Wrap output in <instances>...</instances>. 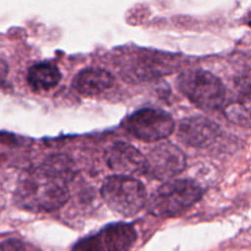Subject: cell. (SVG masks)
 <instances>
[{"label":"cell","mask_w":251,"mask_h":251,"mask_svg":"<svg viewBox=\"0 0 251 251\" xmlns=\"http://www.w3.org/2000/svg\"><path fill=\"white\" fill-rule=\"evenodd\" d=\"M73 178L65 159L54 157L43 166L22 174L15 191V202L29 212H51L69 200V180Z\"/></svg>","instance_id":"6da1fadb"},{"label":"cell","mask_w":251,"mask_h":251,"mask_svg":"<svg viewBox=\"0 0 251 251\" xmlns=\"http://www.w3.org/2000/svg\"><path fill=\"white\" fill-rule=\"evenodd\" d=\"M202 196V189L189 179L167 181L149 200V211L154 216H178L195 205Z\"/></svg>","instance_id":"7a4b0ae2"},{"label":"cell","mask_w":251,"mask_h":251,"mask_svg":"<svg viewBox=\"0 0 251 251\" xmlns=\"http://www.w3.org/2000/svg\"><path fill=\"white\" fill-rule=\"evenodd\" d=\"M103 200L115 212L126 217L136 215L144 208L147 193L141 181L125 176L107 178L100 189Z\"/></svg>","instance_id":"3957f363"},{"label":"cell","mask_w":251,"mask_h":251,"mask_svg":"<svg viewBox=\"0 0 251 251\" xmlns=\"http://www.w3.org/2000/svg\"><path fill=\"white\" fill-rule=\"evenodd\" d=\"M180 92L203 109H217L226 100V87L213 74L205 70H188L176 80Z\"/></svg>","instance_id":"277c9868"},{"label":"cell","mask_w":251,"mask_h":251,"mask_svg":"<svg viewBox=\"0 0 251 251\" xmlns=\"http://www.w3.org/2000/svg\"><path fill=\"white\" fill-rule=\"evenodd\" d=\"M125 127L136 139L145 142H156L173 132L174 120L171 114L159 109L145 108L127 118Z\"/></svg>","instance_id":"5b68a950"},{"label":"cell","mask_w":251,"mask_h":251,"mask_svg":"<svg viewBox=\"0 0 251 251\" xmlns=\"http://www.w3.org/2000/svg\"><path fill=\"white\" fill-rule=\"evenodd\" d=\"M186 166L185 154L179 147L166 142L152 150L145 157L142 173L156 180H168L181 173Z\"/></svg>","instance_id":"8992f818"},{"label":"cell","mask_w":251,"mask_h":251,"mask_svg":"<svg viewBox=\"0 0 251 251\" xmlns=\"http://www.w3.org/2000/svg\"><path fill=\"white\" fill-rule=\"evenodd\" d=\"M220 134V126L205 117L188 118L181 122L178 129V139L190 147L208 146Z\"/></svg>","instance_id":"52a82bcc"},{"label":"cell","mask_w":251,"mask_h":251,"mask_svg":"<svg viewBox=\"0 0 251 251\" xmlns=\"http://www.w3.org/2000/svg\"><path fill=\"white\" fill-rule=\"evenodd\" d=\"M145 157L141 152L126 142H115L105 151V162L117 176H131L142 171Z\"/></svg>","instance_id":"ba28073f"},{"label":"cell","mask_w":251,"mask_h":251,"mask_svg":"<svg viewBox=\"0 0 251 251\" xmlns=\"http://www.w3.org/2000/svg\"><path fill=\"white\" fill-rule=\"evenodd\" d=\"M113 76L103 69L90 68L80 71L73 81V86L80 95L92 97L100 95L113 86Z\"/></svg>","instance_id":"9c48e42d"},{"label":"cell","mask_w":251,"mask_h":251,"mask_svg":"<svg viewBox=\"0 0 251 251\" xmlns=\"http://www.w3.org/2000/svg\"><path fill=\"white\" fill-rule=\"evenodd\" d=\"M136 238V230L132 226L119 223L107 228L104 244L108 251H131Z\"/></svg>","instance_id":"30bf717a"},{"label":"cell","mask_w":251,"mask_h":251,"mask_svg":"<svg viewBox=\"0 0 251 251\" xmlns=\"http://www.w3.org/2000/svg\"><path fill=\"white\" fill-rule=\"evenodd\" d=\"M61 74L55 65L42 63L33 65L27 74V82L34 91H48L55 87Z\"/></svg>","instance_id":"8fae6325"},{"label":"cell","mask_w":251,"mask_h":251,"mask_svg":"<svg viewBox=\"0 0 251 251\" xmlns=\"http://www.w3.org/2000/svg\"><path fill=\"white\" fill-rule=\"evenodd\" d=\"M73 251H105L102 240L98 237H91L78 242Z\"/></svg>","instance_id":"7c38bea8"},{"label":"cell","mask_w":251,"mask_h":251,"mask_svg":"<svg viewBox=\"0 0 251 251\" xmlns=\"http://www.w3.org/2000/svg\"><path fill=\"white\" fill-rule=\"evenodd\" d=\"M0 251H27V247L19 240L11 239L0 244Z\"/></svg>","instance_id":"4fadbf2b"},{"label":"cell","mask_w":251,"mask_h":251,"mask_svg":"<svg viewBox=\"0 0 251 251\" xmlns=\"http://www.w3.org/2000/svg\"><path fill=\"white\" fill-rule=\"evenodd\" d=\"M7 75V64L2 59H0V82L5 80Z\"/></svg>","instance_id":"5bb4252c"}]
</instances>
